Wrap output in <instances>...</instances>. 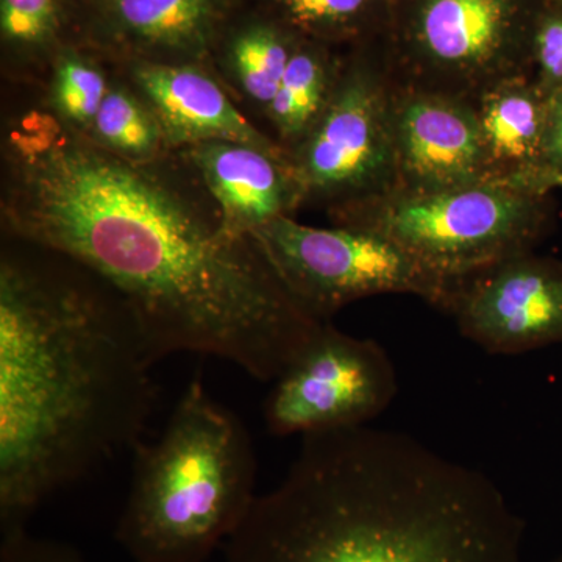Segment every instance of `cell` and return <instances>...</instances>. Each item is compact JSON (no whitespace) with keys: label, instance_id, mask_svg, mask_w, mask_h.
I'll use <instances>...</instances> for the list:
<instances>
[{"label":"cell","instance_id":"9","mask_svg":"<svg viewBox=\"0 0 562 562\" xmlns=\"http://www.w3.org/2000/svg\"><path fill=\"white\" fill-rule=\"evenodd\" d=\"M395 394L397 375L386 350L324 322L273 380L265 403L266 425L276 436L361 427L380 416Z\"/></svg>","mask_w":562,"mask_h":562},{"label":"cell","instance_id":"18","mask_svg":"<svg viewBox=\"0 0 562 562\" xmlns=\"http://www.w3.org/2000/svg\"><path fill=\"white\" fill-rule=\"evenodd\" d=\"M87 135L105 149L135 161L157 160L166 144L160 122L147 103L117 87H110Z\"/></svg>","mask_w":562,"mask_h":562},{"label":"cell","instance_id":"7","mask_svg":"<svg viewBox=\"0 0 562 562\" xmlns=\"http://www.w3.org/2000/svg\"><path fill=\"white\" fill-rule=\"evenodd\" d=\"M538 0H401L397 40L416 87L473 99L525 76Z\"/></svg>","mask_w":562,"mask_h":562},{"label":"cell","instance_id":"20","mask_svg":"<svg viewBox=\"0 0 562 562\" xmlns=\"http://www.w3.org/2000/svg\"><path fill=\"white\" fill-rule=\"evenodd\" d=\"M58 0H0V33L10 49H46L61 29Z\"/></svg>","mask_w":562,"mask_h":562},{"label":"cell","instance_id":"23","mask_svg":"<svg viewBox=\"0 0 562 562\" xmlns=\"http://www.w3.org/2000/svg\"><path fill=\"white\" fill-rule=\"evenodd\" d=\"M0 562H88L69 543L38 538L27 528L2 532Z\"/></svg>","mask_w":562,"mask_h":562},{"label":"cell","instance_id":"22","mask_svg":"<svg viewBox=\"0 0 562 562\" xmlns=\"http://www.w3.org/2000/svg\"><path fill=\"white\" fill-rule=\"evenodd\" d=\"M284 16L316 35L355 31L375 9L376 0H277Z\"/></svg>","mask_w":562,"mask_h":562},{"label":"cell","instance_id":"24","mask_svg":"<svg viewBox=\"0 0 562 562\" xmlns=\"http://www.w3.org/2000/svg\"><path fill=\"white\" fill-rule=\"evenodd\" d=\"M562 176V91L549 99L546 139L538 171L527 177L508 179L514 183L530 188L538 181Z\"/></svg>","mask_w":562,"mask_h":562},{"label":"cell","instance_id":"21","mask_svg":"<svg viewBox=\"0 0 562 562\" xmlns=\"http://www.w3.org/2000/svg\"><path fill=\"white\" fill-rule=\"evenodd\" d=\"M532 83L547 99L562 91V0H542L531 38Z\"/></svg>","mask_w":562,"mask_h":562},{"label":"cell","instance_id":"14","mask_svg":"<svg viewBox=\"0 0 562 562\" xmlns=\"http://www.w3.org/2000/svg\"><path fill=\"white\" fill-rule=\"evenodd\" d=\"M487 162L495 179L538 171L546 139L549 99L527 76L492 85L472 99Z\"/></svg>","mask_w":562,"mask_h":562},{"label":"cell","instance_id":"17","mask_svg":"<svg viewBox=\"0 0 562 562\" xmlns=\"http://www.w3.org/2000/svg\"><path fill=\"white\" fill-rule=\"evenodd\" d=\"M295 49L277 25L251 22L233 36L228 63L244 92L268 109Z\"/></svg>","mask_w":562,"mask_h":562},{"label":"cell","instance_id":"11","mask_svg":"<svg viewBox=\"0 0 562 562\" xmlns=\"http://www.w3.org/2000/svg\"><path fill=\"white\" fill-rule=\"evenodd\" d=\"M397 187L428 192L495 179L472 99L413 87L392 91Z\"/></svg>","mask_w":562,"mask_h":562},{"label":"cell","instance_id":"19","mask_svg":"<svg viewBox=\"0 0 562 562\" xmlns=\"http://www.w3.org/2000/svg\"><path fill=\"white\" fill-rule=\"evenodd\" d=\"M109 90V81L94 63L65 52L52 77V113L70 127L88 133Z\"/></svg>","mask_w":562,"mask_h":562},{"label":"cell","instance_id":"6","mask_svg":"<svg viewBox=\"0 0 562 562\" xmlns=\"http://www.w3.org/2000/svg\"><path fill=\"white\" fill-rule=\"evenodd\" d=\"M251 236L284 290L319 322H328L351 302L379 294L417 295L449 312L458 288L369 228H316L281 216Z\"/></svg>","mask_w":562,"mask_h":562},{"label":"cell","instance_id":"8","mask_svg":"<svg viewBox=\"0 0 562 562\" xmlns=\"http://www.w3.org/2000/svg\"><path fill=\"white\" fill-rule=\"evenodd\" d=\"M391 102V88L369 66H351L338 77L319 120L290 155L303 199L341 206L397 187Z\"/></svg>","mask_w":562,"mask_h":562},{"label":"cell","instance_id":"5","mask_svg":"<svg viewBox=\"0 0 562 562\" xmlns=\"http://www.w3.org/2000/svg\"><path fill=\"white\" fill-rule=\"evenodd\" d=\"M546 194L508 179L412 192L392 190L339 206V222L382 233L422 268L458 284L528 254L547 224Z\"/></svg>","mask_w":562,"mask_h":562},{"label":"cell","instance_id":"3","mask_svg":"<svg viewBox=\"0 0 562 562\" xmlns=\"http://www.w3.org/2000/svg\"><path fill=\"white\" fill-rule=\"evenodd\" d=\"M524 520L483 472L397 431L312 432L225 542L227 562H525Z\"/></svg>","mask_w":562,"mask_h":562},{"label":"cell","instance_id":"25","mask_svg":"<svg viewBox=\"0 0 562 562\" xmlns=\"http://www.w3.org/2000/svg\"><path fill=\"white\" fill-rule=\"evenodd\" d=\"M554 188H562V176L550 177V179L538 181V183L532 184L531 190L547 194V192L554 190Z\"/></svg>","mask_w":562,"mask_h":562},{"label":"cell","instance_id":"13","mask_svg":"<svg viewBox=\"0 0 562 562\" xmlns=\"http://www.w3.org/2000/svg\"><path fill=\"white\" fill-rule=\"evenodd\" d=\"M133 80L160 122L166 144L184 147L205 140H233L288 158L279 144L254 127L220 85L201 69L165 63H139Z\"/></svg>","mask_w":562,"mask_h":562},{"label":"cell","instance_id":"10","mask_svg":"<svg viewBox=\"0 0 562 562\" xmlns=\"http://www.w3.org/2000/svg\"><path fill=\"white\" fill-rule=\"evenodd\" d=\"M449 313L492 355L562 344V262L517 255L458 284Z\"/></svg>","mask_w":562,"mask_h":562},{"label":"cell","instance_id":"12","mask_svg":"<svg viewBox=\"0 0 562 562\" xmlns=\"http://www.w3.org/2000/svg\"><path fill=\"white\" fill-rule=\"evenodd\" d=\"M184 149L233 235L250 236L277 217L290 216L303 201L288 158L233 140H205Z\"/></svg>","mask_w":562,"mask_h":562},{"label":"cell","instance_id":"2","mask_svg":"<svg viewBox=\"0 0 562 562\" xmlns=\"http://www.w3.org/2000/svg\"><path fill=\"white\" fill-rule=\"evenodd\" d=\"M155 360L120 295L32 244L0 260V531L143 441Z\"/></svg>","mask_w":562,"mask_h":562},{"label":"cell","instance_id":"26","mask_svg":"<svg viewBox=\"0 0 562 562\" xmlns=\"http://www.w3.org/2000/svg\"><path fill=\"white\" fill-rule=\"evenodd\" d=\"M550 562H562V554H561V557L554 558V560L550 561Z\"/></svg>","mask_w":562,"mask_h":562},{"label":"cell","instance_id":"16","mask_svg":"<svg viewBox=\"0 0 562 562\" xmlns=\"http://www.w3.org/2000/svg\"><path fill=\"white\" fill-rule=\"evenodd\" d=\"M336 80L330 63L312 47H297L284 70L271 105L269 117L281 139L294 147L319 120L330 101Z\"/></svg>","mask_w":562,"mask_h":562},{"label":"cell","instance_id":"1","mask_svg":"<svg viewBox=\"0 0 562 562\" xmlns=\"http://www.w3.org/2000/svg\"><path fill=\"white\" fill-rule=\"evenodd\" d=\"M7 232L77 262L116 292L155 360L221 358L260 382L286 371L324 322L284 290L254 236L225 228L155 161L114 154L49 111L3 146Z\"/></svg>","mask_w":562,"mask_h":562},{"label":"cell","instance_id":"15","mask_svg":"<svg viewBox=\"0 0 562 562\" xmlns=\"http://www.w3.org/2000/svg\"><path fill=\"white\" fill-rule=\"evenodd\" d=\"M228 0H111L117 27L149 46L199 52L224 18Z\"/></svg>","mask_w":562,"mask_h":562},{"label":"cell","instance_id":"4","mask_svg":"<svg viewBox=\"0 0 562 562\" xmlns=\"http://www.w3.org/2000/svg\"><path fill=\"white\" fill-rule=\"evenodd\" d=\"M116 539L133 562H205L238 531L255 498L249 431L201 376L155 442L136 443Z\"/></svg>","mask_w":562,"mask_h":562}]
</instances>
